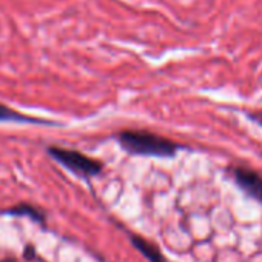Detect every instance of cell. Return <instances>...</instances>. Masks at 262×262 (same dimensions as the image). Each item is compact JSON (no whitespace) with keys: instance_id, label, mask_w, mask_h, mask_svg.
<instances>
[{"instance_id":"obj_5","label":"cell","mask_w":262,"mask_h":262,"mask_svg":"<svg viewBox=\"0 0 262 262\" xmlns=\"http://www.w3.org/2000/svg\"><path fill=\"white\" fill-rule=\"evenodd\" d=\"M0 120L2 122H37V119L20 114L19 111L0 103Z\"/></svg>"},{"instance_id":"obj_2","label":"cell","mask_w":262,"mask_h":262,"mask_svg":"<svg viewBox=\"0 0 262 262\" xmlns=\"http://www.w3.org/2000/svg\"><path fill=\"white\" fill-rule=\"evenodd\" d=\"M48 153L60 165L67 167L70 171H73L79 176L91 178V176H96L102 171V164L99 161L91 159V158L82 155L80 151L60 148V147H50Z\"/></svg>"},{"instance_id":"obj_4","label":"cell","mask_w":262,"mask_h":262,"mask_svg":"<svg viewBox=\"0 0 262 262\" xmlns=\"http://www.w3.org/2000/svg\"><path fill=\"white\" fill-rule=\"evenodd\" d=\"M133 244L138 250H141L147 256V259H150V262H165V259L162 257L159 250L155 245H151L150 242H147L141 237H133Z\"/></svg>"},{"instance_id":"obj_7","label":"cell","mask_w":262,"mask_h":262,"mask_svg":"<svg viewBox=\"0 0 262 262\" xmlns=\"http://www.w3.org/2000/svg\"><path fill=\"white\" fill-rule=\"evenodd\" d=\"M247 116H248V119H250V120H253V122H256L257 125H260V126H262V111L248 113Z\"/></svg>"},{"instance_id":"obj_3","label":"cell","mask_w":262,"mask_h":262,"mask_svg":"<svg viewBox=\"0 0 262 262\" xmlns=\"http://www.w3.org/2000/svg\"><path fill=\"white\" fill-rule=\"evenodd\" d=\"M231 176L234 184L251 199L262 204V176L247 167H233Z\"/></svg>"},{"instance_id":"obj_6","label":"cell","mask_w":262,"mask_h":262,"mask_svg":"<svg viewBox=\"0 0 262 262\" xmlns=\"http://www.w3.org/2000/svg\"><path fill=\"white\" fill-rule=\"evenodd\" d=\"M11 213H14V214H33L36 219H40V216L28 205H22L20 208H14V210H11Z\"/></svg>"},{"instance_id":"obj_1","label":"cell","mask_w":262,"mask_h":262,"mask_svg":"<svg viewBox=\"0 0 262 262\" xmlns=\"http://www.w3.org/2000/svg\"><path fill=\"white\" fill-rule=\"evenodd\" d=\"M117 141L125 151L139 156L173 158L179 150L176 142L144 129H125L119 133Z\"/></svg>"}]
</instances>
